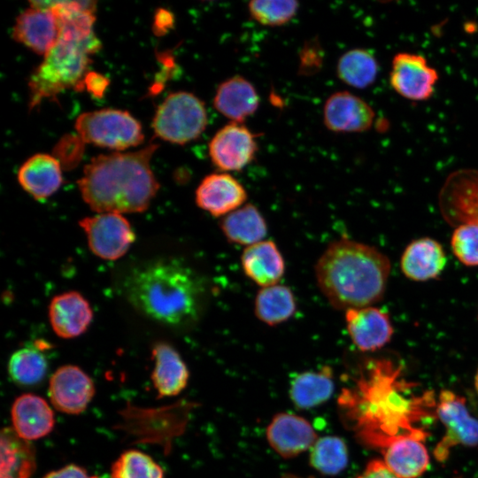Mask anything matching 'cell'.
Returning a JSON list of instances; mask_svg holds the SVG:
<instances>
[{
    "label": "cell",
    "mask_w": 478,
    "mask_h": 478,
    "mask_svg": "<svg viewBox=\"0 0 478 478\" xmlns=\"http://www.w3.org/2000/svg\"><path fill=\"white\" fill-rule=\"evenodd\" d=\"M356 478H398L384 464L383 461H370L364 471Z\"/></svg>",
    "instance_id": "obj_37"
},
{
    "label": "cell",
    "mask_w": 478,
    "mask_h": 478,
    "mask_svg": "<svg viewBox=\"0 0 478 478\" xmlns=\"http://www.w3.org/2000/svg\"><path fill=\"white\" fill-rule=\"evenodd\" d=\"M79 225L86 234L90 251L106 260L124 256L135 238L129 221L120 213L106 212L85 217Z\"/></svg>",
    "instance_id": "obj_8"
},
{
    "label": "cell",
    "mask_w": 478,
    "mask_h": 478,
    "mask_svg": "<svg viewBox=\"0 0 478 478\" xmlns=\"http://www.w3.org/2000/svg\"><path fill=\"white\" fill-rule=\"evenodd\" d=\"M18 181L34 198L46 199L53 195L62 184L59 161L49 154H35L20 166Z\"/></svg>",
    "instance_id": "obj_25"
},
{
    "label": "cell",
    "mask_w": 478,
    "mask_h": 478,
    "mask_svg": "<svg viewBox=\"0 0 478 478\" xmlns=\"http://www.w3.org/2000/svg\"><path fill=\"white\" fill-rule=\"evenodd\" d=\"M43 348L35 344L14 351L8 362V373L18 385L32 387L41 383L48 371Z\"/></svg>",
    "instance_id": "obj_31"
},
{
    "label": "cell",
    "mask_w": 478,
    "mask_h": 478,
    "mask_svg": "<svg viewBox=\"0 0 478 478\" xmlns=\"http://www.w3.org/2000/svg\"><path fill=\"white\" fill-rule=\"evenodd\" d=\"M440 204L447 218L478 224V170L451 173L441 190Z\"/></svg>",
    "instance_id": "obj_12"
},
{
    "label": "cell",
    "mask_w": 478,
    "mask_h": 478,
    "mask_svg": "<svg viewBox=\"0 0 478 478\" xmlns=\"http://www.w3.org/2000/svg\"><path fill=\"white\" fill-rule=\"evenodd\" d=\"M379 63L374 55L361 48L351 49L344 52L336 65L337 77L345 84L366 89L376 80Z\"/></svg>",
    "instance_id": "obj_30"
},
{
    "label": "cell",
    "mask_w": 478,
    "mask_h": 478,
    "mask_svg": "<svg viewBox=\"0 0 478 478\" xmlns=\"http://www.w3.org/2000/svg\"><path fill=\"white\" fill-rule=\"evenodd\" d=\"M266 439L276 453L289 459L310 450L317 441V435L305 418L281 412L268 424Z\"/></svg>",
    "instance_id": "obj_16"
},
{
    "label": "cell",
    "mask_w": 478,
    "mask_h": 478,
    "mask_svg": "<svg viewBox=\"0 0 478 478\" xmlns=\"http://www.w3.org/2000/svg\"><path fill=\"white\" fill-rule=\"evenodd\" d=\"M241 265L245 275L261 288L278 284L285 273L284 258L272 240L247 246Z\"/></svg>",
    "instance_id": "obj_22"
},
{
    "label": "cell",
    "mask_w": 478,
    "mask_h": 478,
    "mask_svg": "<svg viewBox=\"0 0 478 478\" xmlns=\"http://www.w3.org/2000/svg\"><path fill=\"white\" fill-rule=\"evenodd\" d=\"M151 381L158 397L179 395L187 386L189 373L179 352L166 342L152 347Z\"/></svg>",
    "instance_id": "obj_21"
},
{
    "label": "cell",
    "mask_w": 478,
    "mask_h": 478,
    "mask_svg": "<svg viewBox=\"0 0 478 478\" xmlns=\"http://www.w3.org/2000/svg\"><path fill=\"white\" fill-rule=\"evenodd\" d=\"M95 391V384L89 374L77 366L65 365L50 376L48 395L58 411L80 414L91 402Z\"/></svg>",
    "instance_id": "obj_11"
},
{
    "label": "cell",
    "mask_w": 478,
    "mask_h": 478,
    "mask_svg": "<svg viewBox=\"0 0 478 478\" xmlns=\"http://www.w3.org/2000/svg\"><path fill=\"white\" fill-rule=\"evenodd\" d=\"M451 247L459 262L467 266H477L478 224H459L452 233Z\"/></svg>",
    "instance_id": "obj_35"
},
{
    "label": "cell",
    "mask_w": 478,
    "mask_h": 478,
    "mask_svg": "<svg viewBox=\"0 0 478 478\" xmlns=\"http://www.w3.org/2000/svg\"><path fill=\"white\" fill-rule=\"evenodd\" d=\"M388 257L375 247L347 238L330 243L315 265L318 286L338 310L371 306L384 296Z\"/></svg>",
    "instance_id": "obj_3"
},
{
    "label": "cell",
    "mask_w": 478,
    "mask_h": 478,
    "mask_svg": "<svg viewBox=\"0 0 478 478\" xmlns=\"http://www.w3.org/2000/svg\"><path fill=\"white\" fill-rule=\"evenodd\" d=\"M344 319L352 343L362 351L381 349L394 333L389 313L373 305L348 309Z\"/></svg>",
    "instance_id": "obj_13"
},
{
    "label": "cell",
    "mask_w": 478,
    "mask_h": 478,
    "mask_svg": "<svg viewBox=\"0 0 478 478\" xmlns=\"http://www.w3.org/2000/svg\"><path fill=\"white\" fill-rule=\"evenodd\" d=\"M125 297L143 315L165 327L185 329L201 318L206 288L186 263L173 258L133 268L123 282Z\"/></svg>",
    "instance_id": "obj_1"
},
{
    "label": "cell",
    "mask_w": 478,
    "mask_h": 478,
    "mask_svg": "<svg viewBox=\"0 0 478 478\" xmlns=\"http://www.w3.org/2000/svg\"><path fill=\"white\" fill-rule=\"evenodd\" d=\"M220 227L228 242L246 247L263 241L267 233L264 216L252 204H246L224 216Z\"/></svg>",
    "instance_id": "obj_26"
},
{
    "label": "cell",
    "mask_w": 478,
    "mask_h": 478,
    "mask_svg": "<svg viewBox=\"0 0 478 478\" xmlns=\"http://www.w3.org/2000/svg\"><path fill=\"white\" fill-rule=\"evenodd\" d=\"M436 413L445 428L444 436L434 449L437 461H445L452 447L478 444V419L470 414L462 397L448 389L442 390Z\"/></svg>",
    "instance_id": "obj_7"
},
{
    "label": "cell",
    "mask_w": 478,
    "mask_h": 478,
    "mask_svg": "<svg viewBox=\"0 0 478 478\" xmlns=\"http://www.w3.org/2000/svg\"><path fill=\"white\" fill-rule=\"evenodd\" d=\"M247 192L242 183L227 173L206 175L196 190L199 208L213 217H224L243 206Z\"/></svg>",
    "instance_id": "obj_15"
},
{
    "label": "cell",
    "mask_w": 478,
    "mask_h": 478,
    "mask_svg": "<svg viewBox=\"0 0 478 478\" xmlns=\"http://www.w3.org/2000/svg\"><path fill=\"white\" fill-rule=\"evenodd\" d=\"M374 120V109L361 97L349 91H337L327 99L323 121L333 132L359 133L368 130Z\"/></svg>",
    "instance_id": "obj_14"
},
{
    "label": "cell",
    "mask_w": 478,
    "mask_h": 478,
    "mask_svg": "<svg viewBox=\"0 0 478 478\" xmlns=\"http://www.w3.org/2000/svg\"><path fill=\"white\" fill-rule=\"evenodd\" d=\"M438 78L436 69L420 54L398 52L392 58L389 84L405 99L428 100L434 94Z\"/></svg>",
    "instance_id": "obj_9"
},
{
    "label": "cell",
    "mask_w": 478,
    "mask_h": 478,
    "mask_svg": "<svg viewBox=\"0 0 478 478\" xmlns=\"http://www.w3.org/2000/svg\"><path fill=\"white\" fill-rule=\"evenodd\" d=\"M257 135L242 123L230 122L219 129L209 143L212 164L222 172L240 171L258 151Z\"/></svg>",
    "instance_id": "obj_10"
},
{
    "label": "cell",
    "mask_w": 478,
    "mask_h": 478,
    "mask_svg": "<svg viewBox=\"0 0 478 478\" xmlns=\"http://www.w3.org/2000/svg\"><path fill=\"white\" fill-rule=\"evenodd\" d=\"M60 25L50 9L29 7L16 19L12 30L15 41L35 53L45 56L59 38Z\"/></svg>",
    "instance_id": "obj_17"
},
{
    "label": "cell",
    "mask_w": 478,
    "mask_h": 478,
    "mask_svg": "<svg viewBox=\"0 0 478 478\" xmlns=\"http://www.w3.org/2000/svg\"><path fill=\"white\" fill-rule=\"evenodd\" d=\"M299 9L293 0H254L248 4L251 17L263 26L278 27L289 23Z\"/></svg>",
    "instance_id": "obj_34"
},
{
    "label": "cell",
    "mask_w": 478,
    "mask_h": 478,
    "mask_svg": "<svg viewBox=\"0 0 478 478\" xmlns=\"http://www.w3.org/2000/svg\"><path fill=\"white\" fill-rule=\"evenodd\" d=\"M215 109L232 122L242 123L258 108L259 97L253 84L241 75L222 81L213 97Z\"/></svg>",
    "instance_id": "obj_23"
},
{
    "label": "cell",
    "mask_w": 478,
    "mask_h": 478,
    "mask_svg": "<svg viewBox=\"0 0 478 478\" xmlns=\"http://www.w3.org/2000/svg\"><path fill=\"white\" fill-rule=\"evenodd\" d=\"M348 449L344 441L337 436H324L317 439L310 449L311 466L325 475L341 473L348 464Z\"/></svg>",
    "instance_id": "obj_32"
},
{
    "label": "cell",
    "mask_w": 478,
    "mask_h": 478,
    "mask_svg": "<svg viewBox=\"0 0 478 478\" xmlns=\"http://www.w3.org/2000/svg\"><path fill=\"white\" fill-rule=\"evenodd\" d=\"M88 90L95 96H101L107 87V79L96 73H88L84 79Z\"/></svg>",
    "instance_id": "obj_38"
},
{
    "label": "cell",
    "mask_w": 478,
    "mask_h": 478,
    "mask_svg": "<svg viewBox=\"0 0 478 478\" xmlns=\"http://www.w3.org/2000/svg\"><path fill=\"white\" fill-rule=\"evenodd\" d=\"M75 129L84 143L118 150L137 146L143 140L139 121L116 109L84 112L77 118Z\"/></svg>",
    "instance_id": "obj_6"
},
{
    "label": "cell",
    "mask_w": 478,
    "mask_h": 478,
    "mask_svg": "<svg viewBox=\"0 0 478 478\" xmlns=\"http://www.w3.org/2000/svg\"><path fill=\"white\" fill-rule=\"evenodd\" d=\"M162 467L148 454L135 449L123 451L111 466V478H164Z\"/></svg>",
    "instance_id": "obj_33"
},
{
    "label": "cell",
    "mask_w": 478,
    "mask_h": 478,
    "mask_svg": "<svg viewBox=\"0 0 478 478\" xmlns=\"http://www.w3.org/2000/svg\"><path fill=\"white\" fill-rule=\"evenodd\" d=\"M12 429L27 440H37L49 435L55 425L54 413L42 397L26 393L18 397L12 406Z\"/></svg>",
    "instance_id": "obj_19"
},
{
    "label": "cell",
    "mask_w": 478,
    "mask_h": 478,
    "mask_svg": "<svg viewBox=\"0 0 478 478\" xmlns=\"http://www.w3.org/2000/svg\"><path fill=\"white\" fill-rule=\"evenodd\" d=\"M49 319L55 334L70 339L82 335L93 319L89 303L76 291L54 297L49 305Z\"/></svg>",
    "instance_id": "obj_18"
},
{
    "label": "cell",
    "mask_w": 478,
    "mask_h": 478,
    "mask_svg": "<svg viewBox=\"0 0 478 478\" xmlns=\"http://www.w3.org/2000/svg\"><path fill=\"white\" fill-rule=\"evenodd\" d=\"M51 10L58 18L60 35L29 78L30 109L67 89L81 90L89 57L101 46L93 29L94 14L81 11L73 1H57Z\"/></svg>",
    "instance_id": "obj_4"
},
{
    "label": "cell",
    "mask_w": 478,
    "mask_h": 478,
    "mask_svg": "<svg viewBox=\"0 0 478 478\" xmlns=\"http://www.w3.org/2000/svg\"><path fill=\"white\" fill-rule=\"evenodd\" d=\"M0 478H31L35 468V451L33 445L11 428L1 431Z\"/></svg>",
    "instance_id": "obj_27"
},
{
    "label": "cell",
    "mask_w": 478,
    "mask_h": 478,
    "mask_svg": "<svg viewBox=\"0 0 478 478\" xmlns=\"http://www.w3.org/2000/svg\"><path fill=\"white\" fill-rule=\"evenodd\" d=\"M158 145L93 158L84 167L78 186L85 203L98 213L145 211L158 189L150 159Z\"/></svg>",
    "instance_id": "obj_2"
},
{
    "label": "cell",
    "mask_w": 478,
    "mask_h": 478,
    "mask_svg": "<svg viewBox=\"0 0 478 478\" xmlns=\"http://www.w3.org/2000/svg\"><path fill=\"white\" fill-rule=\"evenodd\" d=\"M207 121L204 102L192 93L178 91L169 94L158 105L152 127L158 137L185 144L200 136Z\"/></svg>",
    "instance_id": "obj_5"
},
{
    "label": "cell",
    "mask_w": 478,
    "mask_h": 478,
    "mask_svg": "<svg viewBox=\"0 0 478 478\" xmlns=\"http://www.w3.org/2000/svg\"><path fill=\"white\" fill-rule=\"evenodd\" d=\"M42 478H99L90 474L85 468L74 464H69L60 469L46 474Z\"/></svg>",
    "instance_id": "obj_36"
},
{
    "label": "cell",
    "mask_w": 478,
    "mask_h": 478,
    "mask_svg": "<svg viewBox=\"0 0 478 478\" xmlns=\"http://www.w3.org/2000/svg\"><path fill=\"white\" fill-rule=\"evenodd\" d=\"M297 311V301L292 290L281 284L261 288L254 301L256 317L268 326L289 320Z\"/></svg>",
    "instance_id": "obj_29"
},
{
    "label": "cell",
    "mask_w": 478,
    "mask_h": 478,
    "mask_svg": "<svg viewBox=\"0 0 478 478\" xmlns=\"http://www.w3.org/2000/svg\"><path fill=\"white\" fill-rule=\"evenodd\" d=\"M474 387L478 393V369L476 371L475 376H474Z\"/></svg>",
    "instance_id": "obj_39"
},
{
    "label": "cell",
    "mask_w": 478,
    "mask_h": 478,
    "mask_svg": "<svg viewBox=\"0 0 478 478\" xmlns=\"http://www.w3.org/2000/svg\"><path fill=\"white\" fill-rule=\"evenodd\" d=\"M446 262L443 246L435 239L422 237L406 246L400 259V267L408 279L426 281L438 277Z\"/></svg>",
    "instance_id": "obj_20"
},
{
    "label": "cell",
    "mask_w": 478,
    "mask_h": 478,
    "mask_svg": "<svg viewBox=\"0 0 478 478\" xmlns=\"http://www.w3.org/2000/svg\"><path fill=\"white\" fill-rule=\"evenodd\" d=\"M383 462L398 478H418L428 469L429 455L418 436L402 435L389 442Z\"/></svg>",
    "instance_id": "obj_24"
},
{
    "label": "cell",
    "mask_w": 478,
    "mask_h": 478,
    "mask_svg": "<svg viewBox=\"0 0 478 478\" xmlns=\"http://www.w3.org/2000/svg\"><path fill=\"white\" fill-rule=\"evenodd\" d=\"M334 388L333 372L324 366L318 371L298 374L290 383L289 396L297 407L308 409L328 400Z\"/></svg>",
    "instance_id": "obj_28"
},
{
    "label": "cell",
    "mask_w": 478,
    "mask_h": 478,
    "mask_svg": "<svg viewBox=\"0 0 478 478\" xmlns=\"http://www.w3.org/2000/svg\"><path fill=\"white\" fill-rule=\"evenodd\" d=\"M282 478H297V477H294V476H285V477H282Z\"/></svg>",
    "instance_id": "obj_40"
}]
</instances>
